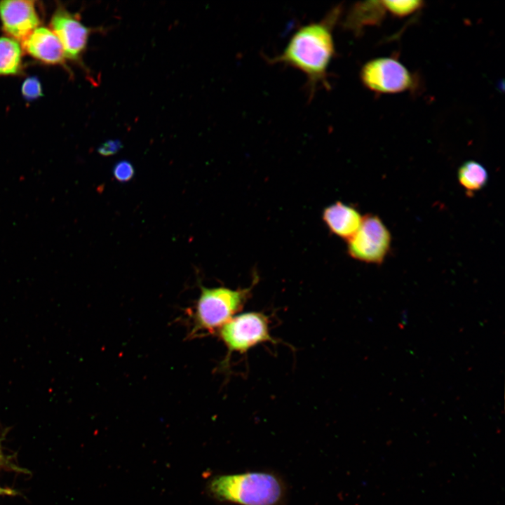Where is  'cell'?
I'll return each mask as SVG.
<instances>
[{
    "mask_svg": "<svg viewBox=\"0 0 505 505\" xmlns=\"http://www.w3.org/2000/svg\"><path fill=\"white\" fill-rule=\"evenodd\" d=\"M22 50L36 60L48 65H64L62 46L54 32L47 27H38L21 42Z\"/></svg>",
    "mask_w": 505,
    "mask_h": 505,
    "instance_id": "9c48e42d",
    "label": "cell"
},
{
    "mask_svg": "<svg viewBox=\"0 0 505 505\" xmlns=\"http://www.w3.org/2000/svg\"><path fill=\"white\" fill-rule=\"evenodd\" d=\"M123 145L119 140H109L103 142L98 148L97 152L103 156H109L117 154Z\"/></svg>",
    "mask_w": 505,
    "mask_h": 505,
    "instance_id": "e0dca14e",
    "label": "cell"
},
{
    "mask_svg": "<svg viewBox=\"0 0 505 505\" xmlns=\"http://www.w3.org/2000/svg\"><path fill=\"white\" fill-rule=\"evenodd\" d=\"M21 93L27 101H32L42 96V87L39 79L34 76L27 77L22 84Z\"/></svg>",
    "mask_w": 505,
    "mask_h": 505,
    "instance_id": "9a60e30c",
    "label": "cell"
},
{
    "mask_svg": "<svg viewBox=\"0 0 505 505\" xmlns=\"http://www.w3.org/2000/svg\"><path fill=\"white\" fill-rule=\"evenodd\" d=\"M386 10L396 17L403 18L415 13L424 6L422 1H382Z\"/></svg>",
    "mask_w": 505,
    "mask_h": 505,
    "instance_id": "5bb4252c",
    "label": "cell"
},
{
    "mask_svg": "<svg viewBox=\"0 0 505 505\" xmlns=\"http://www.w3.org/2000/svg\"><path fill=\"white\" fill-rule=\"evenodd\" d=\"M386 10L382 1L357 2L346 13L343 27L355 35L359 36L363 29L370 25H379L384 20Z\"/></svg>",
    "mask_w": 505,
    "mask_h": 505,
    "instance_id": "8fae6325",
    "label": "cell"
},
{
    "mask_svg": "<svg viewBox=\"0 0 505 505\" xmlns=\"http://www.w3.org/2000/svg\"><path fill=\"white\" fill-rule=\"evenodd\" d=\"M342 13V6L330 9L319 21L299 27L282 52L267 60L298 69L307 78L310 99L321 88L330 89L328 69L335 56L333 30Z\"/></svg>",
    "mask_w": 505,
    "mask_h": 505,
    "instance_id": "6da1fadb",
    "label": "cell"
},
{
    "mask_svg": "<svg viewBox=\"0 0 505 505\" xmlns=\"http://www.w3.org/2000/svg\"><path fill=\"white\" fill-rule=\"evenodd\" d=\"M458 181L467 192L473 193L482 189L488 180L485 168L475 161L462 163L457 171Z\"/></svg>",
    "mask_w": 505,
    "mask_h": 505,
    "instance_id": "4fadbf2b",
    "label": "cell"
},
{
    "mask_svg": "<svg viewBox=\"0 0 505 505\" xmlns=\"http://www.w3.org/2000/svg\"><path fill=\"white\" fill-rule=\"evenodd\" d=\"M391 236L382 220L375 215L363 217L356 232L348 240L347 250L355 260L382 264L391 248Z\"/></svg>",
    "mask_w": 505,
    "mask_h": 505,
    "instance_id": "8992f818",
    "label": "cell"
},
{
    "mask_svg": "<svg viewBox=\"0 0 505 505\" xmlns=\"http://www.w3.org/2000/svg\"><path fill=\"white\" fill-rule=\"evenodd\" d=\"M50 29L60 41L65 58L80 62L84 53L91 29L85 26L79 16L70 13L62 6H58L53 13Z\"/></svg>",
    "mask_w": 505,
    "mask_h": 505,
    "instance_id": "52a82bcc",
    "label": "cell"
},
{
    "mask_svg": "<svg viewBox=\"0 0 505 505\" xmlns=\"http://www.w3.org/2000/svg\"><path fill=\"white\" fill-rule=\"evenodd\" d=\"M218 331L229 356L234 352L245 354L260 344L275 342L270 334L269 316L258 311L238 314Z\"/></svg>",
    "mask_w": 505,
    "mask_h": 505,
    "instance_id": "277c9868",
    "label": "cell"
},
{
    "mask_svg": "<svg viewBox=\"0 0 505 505\" xmlns=\"http://www.w3.org/2000/svg\"><path fill=\"white\" fill-rule=\"evenodd\" d=\"M17 493L18 492L13 489H11L9 487H0V497L4 496V495H9V496L16 495Z\"/></svg>",
    "mask_w": 505,
    "mask_h": 505,
    "instance_id": "d6986e66",
    "label": "cell"
},
{
    "mask_svg": "<svg viewBox=\"0 0 505 505\" xmlns=\"http://www.w3.org/2000/svg\"><path fill=\"white\" fill-rule=\"evenodd\" d=\"M360 78L368 89L377 93H398L415 88L417 79L394 58H377L364 64Z\"/></svg>",
    "mask_w": 505,
    "mask_h": 505,
    "instance_id": "5b68a950",
    "label": "cell"
},
{
    "mask_svg": "<svg viewBox=\"0 0 505 505\" xmlns=\"http://www.w3.org/2000/svg\"><path fill=\"white\" fill-rule=\"evenodd\" d=\"M0 20L7 36L18 42L24 41L40 24L33 1H0Z\"/></svg>",
    "mask_w": 505,
    "mask_h": 505,
    "instance_id": "ba28073f",
    "label": "cell"
},
{
    "mask_svg": "<svg viewBox=\"0 0 505 505\" xmlns=\"http://www.w3.org/2000/svg\"><path fill=\"white\" fill-rule=\"evenodd\" d=\"M210 490L220 500L241 505H274L283 494L279 480L263 472L217 477L211 481Z\"/></svg>",
    "mask_w": 505,
    "mask_h": 505,
    "instance_id": "7a4b0ae2",
    "label": "cell"
},
{
    "mask_svg": "<svg viewBox=\"0 0 505 505\" xmlns=\"http://www.w3.org/2000/svg\"><path fill=\"white\" fill-rule=\"evenodd\" d=\"M323 220L332 234L349 240L358 229L363 216L356 208L336 202L324 209Z\"/></svg>",
    "mask_w": 505,
    "mask_h": 505,
    "instance_id": "30bf717a",
    "label": "cell"
},
{
    "mask_svg": "<svg viewBox=\"0 0 505 505\" xmlns=\"http://www.w3.org/2000/svg\"><path fill=\"white\" fill-rule=\"evenodd\" d=\"M22 53L18 41L7 36L0 37V76L22 74Z\"/></svg>",
    "mask_w": 505,
    "mask_h": 505,
    "instance_id": "7c38bea8",
    "label": "cell"
},
{
    "mask_svg": "<svg viewBox=\"0 0 505 505\" xmlns=\"http://www.w3.org/2000/svg\"><path fill=\"white\" fill-rule=\"evenodd\" d=\"M1 440L0 439V470L9 469L15 471H23L12 463L11 457L5 454L1 447Z\"/></svg>",
    "mask_w": 505,
    "mask_h": 505,
    "instance_id": "ac0fdd59",
    "label": "cell"
},
{
    "mask_svg": "<svg viewBox=\"0 0 505 505\" xmlns=\"http://www.w3.org/2000/svg\"><path fill=\"white\" fill-rule=\"evenodd\" d=\"M114 177L121 183L131 180L135 175L133 164L127 160H121L115 163L112 168Z\"/></svg>",
    "mask_w": 505,
    "mask_h": 505,
    "instance_id": "2e32d148",
    "label": "cell"
},
{
    "mask_svg": "<svg viewBox=\"0 0 505 505\" xmlns=\"http://www.w3.org/2000/svg\"><path fill=\"white\" fill-rule=\"evenodd\" d=\"M255 285L231 289L201 287L194 314L192 333L213 332L233 318L245 306Z\"/></svg>",
    "mask_w": 505,
    "mask_h": 505,
    "instance_id": "3957f363",
    "label": "cell"
}]
</instances>
